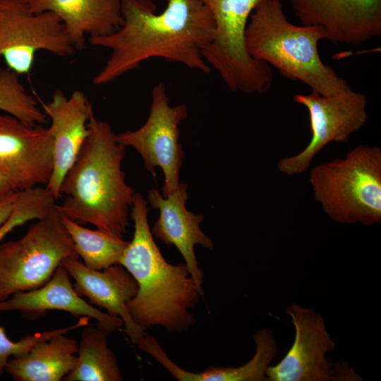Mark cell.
<instances>
[{"label": "cell", "mask_w": 381, "mask_h": 381, "mask_svg": "<svg viewBox=\"0 0 381 381\" xmlns=\"http://www.w3.org/2000/svg\"><path fill=\"white\" fill-rule=\"evenodd\" d=\"M62 218L75 252L85 266L92 270H102L119 264L129 241L97 229L86 228L63 213Z\"/></svg>", "instance_id": "obj_22"}, {"label": "cell", "mask_w": 381, "mask_h": 381, "mask_svg": "<svg viewBox=\"0 0 381 381\" xmlns=\"http://www.w3.org/2000/svg\"><path fill=\"white\" fill-rule=\"evenodd\" d=\"M314 198L332 219L370 226L381 221V150L360 145L344 159L313 167Z\"/></svg>", "instance_id": "obj_5"}, {"label": "cell", "mask_w": 381, "mask_h": 381, "mask_svg": "<svg viewBox=\"0 0 381 381\" xmlns=\"http://www.w3.org/2000/svg\"><path fill=\"white\" fill-rule=\"evenodd\" d=\"M16 190L8 179L0 171V195Z\"/></svg>", "instance_id": "obj_27"}, {"label": "cell", "mask_w": 381, "mask_h": 381, "mask_svg": "<svg viewBox=\"0 0 381 381\" xmlns=\"http://www.w3.org/2000/svg\"><path fill=\"white\" fill-rule=\"evenodd\" d=\"M302 25L323 28L327 40L359 46L381 35V0H289Z\"/></svg>", "instance_id": "obj_13"}, {"label": "cell", "mask_w": 381, "mask_h": 381, "mask_svg": "<svg viewBox=\"0 0 381 381\" xmlns=\"http://www.w3.org/2000/svg\"><path fill=\"white\" fill-rule=\"evenodd\" d=\"M255 353L246 364L237 367H210L200 373L186 371L168 356L161 360L167 371L180 381H268L266 370L277 353V342L271 331L261 329L254 336Z\"/></svg>", "instance_id": "obj_20"}, {"label": "cell", "mask_w": 381, "mask_h": 381, "mask_svg": "<svg viewBox=\"0 0 381 381\" xmlns=\"http://www.w3.org/2000/svg\"><path fill=\"white\" fill-rule=\"evenodd\" d=\"M148 200L159 217L151 232L156 238L168 246L174 245L183 256L190 274L203 296V277L194 252L195 245L212 250L213 242L200 229L202 214L188 211L186 203L188 198V186L180 183L179 188L167 197H164L155 188L148 193Z\"/></svg>", "instance_id": "obj_15"}, {"label": "cell", "mask_w": 381, "mask_h": 381, "mask_svg": "<svg viewBox=\"0 0 381 381\" xmlns=\"http://www.w3.org/2000/svg\"><path fill=\"white\" fill-rule=\"evenodd\" d=\"M53 169L49 128L0 112V171L16 190L45 186Z\"/></svg>", "instance_id": "obj_12"}, {"label": "cell", "mask_w": 381, "mask_h": 381, "mask_svg": "<svg viewBox=\"0 0 381 381\" xmlns=\"http://www.w3.org/2000/svg\"><path fill=\"white\" fill-rule=\"evenodd\" d=\"M210 11L214 32L202 56L234 92L262 94L272 87L273 74L266 63L248 52L245 36L253 11L269 0H199Z\"/></svg>", "instance_id": "obj_6"}, {"label": "cell", "mask_w": 381, "mask_h": 381, "mask_svg": "<svg viewBox=\"0 0 381 381\" xmlns=\"http://www.w3.org/2000/svg\"><path fill=\"white\" fill-rule=\"evenodd\" d=\"M78 343L66 334L40 341L8 361L5 372L16 381H61L74 368Z\"/></svg>", "instance_id": "obj_19"}, {"label": "cell", "mask_w": 381, "mask_h": 381, "mask_svg": "<svg viewBox=\"0 0 381 381\" xmlns=\"http://www.w3.org/2000/svg\"><path fill=\"white\" fill-rule=\"evenodd\" d=\"M61 265L74 279L76 292L87 298L91 305L120 318L126 334L136 345L145 332L133 320L126 308V303L138 291L137 282L127 270L116 264L102 270H95L85 266L78 258H66Z\"/></svg>", "instance_id": "obj_16"}, {"label": "cell", "mask_w": 381, "mask_h": 381, "mask_svg": "<svg viewBox=\"0 0 381 381\" xmlns=\"http://www.w3.org/2000/svg\"><path fill=\"white\" fill-rule=\"evenodd\" d=\"M90 318L87 316L78 318L76 323L60 329L26 335L17 341H13L0 326V377L4 373L10 356L18 357L28 353L33 346L42 341L49 339L59 334L83 327L89 324Z\"/></svg>", "instance_id": "obj_24"}, {"label": "cell", "mask_w": 381, "mask_h": 381, "mask_svg": "<svg viewBox=\"0 0 381 381\" xmlns=\"http://www.w3.org/2000/svg\"><path fill=\"white\" fill-rule=\"evenodd\" d=\"M88 135L60 188L65 198L59 206L65 216L80 224L123 238L130 226L134 190L126 182L122 162L126 147L106 121L92 110Z\"/></svg>", "instance_id": "obj_2"}, {"label": "cell", "mask_w": 381, "mask_h": 381, "mask_svg": "<svg viewBox=\"0 0 381 381\" xmlns=\"http://www.w3.org/2000/svg\"><path fill=\"white\" fill-rule=\"evenodd\" d=\"M41 50L61 57L74 53L60 18L32 12L25 0H0V60L18 75L28 74Z\"/></svg>", "instance_id": "obj_8"}, {"label": "cell", "mask_w": 381, "mask_h": 381, "mask_svg": "<svg viewBox=\"0 0 381 381\" xmlns=\"http://www.w3.org/2000/svg\"><path fill=\"white\" fill-rule=\"evenodd\" d=\"M0 111L32 125L44 123L47 117L35 99L26 90L18 75L0 66Z\"/></svg>", "instance_id": "obj_23"}, {"label": "cell", "mask_w": 381, "mask_h": 381, "mask_svg": "<svg viewBox=\"0 0 381 381\" xmlns=\"http://www.w3.org/2000/svg\"><path fill=\"white\" fill-rule=\"evenodd\" d=\"M322 40H327L323 28L291 23L280 0L267 1L253 11L245 36L248 54L285 78L322 95L345 92L351 88L349 84L320 56L318 44Z\"/></svg>", "instance_id": "obj_4"}, {"label": "cell", "mask_w": 381, "mask_h": 381, "mask_svg": "<svg viewBox=\"0 0 381 381\" xmlns=\"http://www.w3.org/2000/svg\"><path fill=\"white\" fill-rule=\"evenodd\" d=\"M150 113L145 123L135 131L116 134L125 147H133L142 157L145 169L156 178L159 167L164 175L162 194L167 197L179 186V173L183 152L179 143L180 124L186 119V104L171 106L164 83L152 90Z\"/></svg>", "instance_id": "obj_9"}, {"label": "cell", "mask_w": 381, "mask_h": 381, "mask_svg": "<svg viewBox=\"0 0 381 381\" xmlns=\"http://www.w3.org/2000/svg\"><path fill=\"white\" fill-rule=\"evenodd\" d=\"M41 215L42 209L36 200L26 195H19L15 201L11 215L0 226V243L14 229L29 221L37 219Z\"/></svg>", "instance_id": "obj_25"}, {"label": "cell", "mask_w": 381, "mask_h": 381, "mask_svg": "<svg viewBox=\"0 0 381 381\" xmlns=\"http://www.w3.org/2000/svg\"><path fill=\"white\" fill-rule=\"evenodd\" d=\"M68 258H78L55 205L20 238L0 243V301L46 283Z\"/></svg>", "instance_id": "obj_7"}, {"label": "cell", "mask_w": 381, "mask_h": 381, "mask_svg": "<svg viewBox=\"0 0 381 381\" xmlns=\"http://www.w3.org/2000/svg\"><path fill=\"white\" fill-rule=\"evenodd\" d=\"M295 327L294 341L285 356L266 370L268 381H329L352 377L351 368L332 369L333 363L325 357L336 343L326 329L321 315L313 309L296 304L286 309Z\"/></svg>", "instance_id": "obj_11"}, {"label": "cell", "mask_w": 381, "mask_h": 381, "mask_svg": "<svg viewBox=\"0 0 381 381\" xmlns=\"http://www.w3.org/2000/svg\"><path fill=\"white\" fill-rule=\"evenodd\" d=\"M155 10L150 0H121L119 28L106 35L90 37L91 45L111 51L95 76L94 85L109 83L153 58L205 74L210 72L202 56L214 32L208 8L199 0H168L162 12L155 13Z\"/></svg>", "instance_id": "obj_1"}, {"label": "cell", "mask_w": 381, "mask_h": 381, "mask_svg": "<svg viewBox=\"0 0 381 381\" xmlns=\"http://www.w3.org/2000/svg\"><path fill=\"white\" fill-rule=\"evenodd\" d=\"M42 110L51 125L53 140V169L45 186L57 200L61 197L62 181L76 160L88 135V121L93 110L86 95L75 90L67 97L56 90L51 101L42 103Z\"/></svg>", "instance_id": "obj_14"}, {"label": "cell", "mask_w": 381, "mask_h": 381, "mask_svg": "<svg viewBox=\"0 0 381 381\" xmlns=\"http://www.w3.org/2000/svg\"><path fill=\"white\" fill-rule=\"evenodd\" d=\"M33 13L50 11L63 23L76 50L83 49L85 37L106 35L122 23L121 0H25Z\"/></svg>", "instance_id": "obj_18"}, {"label": "cell", "mask_w": 381, "mask_h": 381, "mask_svg": "<svg viewBox=\"0 0 381 381\" xmlns=\"http://www.w3.org/2000/svg\"><path fill=\"white\" fill-rule=\"evenodd\" d=\"M55 310L78 318L95 319L97 326L109 333L123 325L120 318L102 312L84 300L75 290L68 272L61 265L42 286L17 292L0 301V311L18 310L29 319H36Z\"/></svg>", "instance_id": "obj_17"}, {"label": "cell", "mask_w": 381, "mask_h": 381, "mask_svg": "<svg viewBox=\"0 0 381 381\" xmlns=\"http://www.w3.org/2000/svg\"><path fill=\"white\" fill-rule=\"evenodd\" d=\"M148 212L146 200L135 192L131 209L133 236L119 262L138 284L126 308L143 329L159 325L169 333L183 332L195 322L189 310L202 294L185 263L172 265L164 258L150 229Z\"/></svg>", "instance_id": "obj_3"}, {"label": "cell", "mask_w": 381, "mask_h": 381, "mask_svg": "<svg viewBox=\"0 0 381 381\" xmlns=\"http://www.w3.org/2000/svg\"><path fill=\"white\" fill-rule=\"evenodd\" d=\"M109 332L97 325L83 327L77 362L65 381H121L123 377L114 352L108 347Z\"/></svg>", "instance_id": "obj_21"}, {"label": "cell", "mask_w": 381, "mask_h": 381, "mask_svg": "<svg viewBox=\"0 0 381 381\" xmlns=\"http://www.w3.org/2000/svg\"><path fill=\"white\" fill-rule=\"evenodd\" d=\"M294 100L308 109L312 136L304 150L278 162V169L287 175L306 171L328 143L347 142L368 119L366 95L351 88L333 95H322L315 91L297 94Z\"/></svg>", "instance_id": "obj_10"}, {"label": "cell", "mask_w": 381, "mask_h": 381, "mask_svg": "<svg viewBox=\"0 0 381 381\" xmlns=\"http://www.w3.org/2000/svg\"><path fill=\"white\" fill-rule=\"evenodd\" d=\"M18 190H12L0 195V226L11 215L16 199Z\"/></svg>", "instance_id": "obj_26"}]
</instances>
